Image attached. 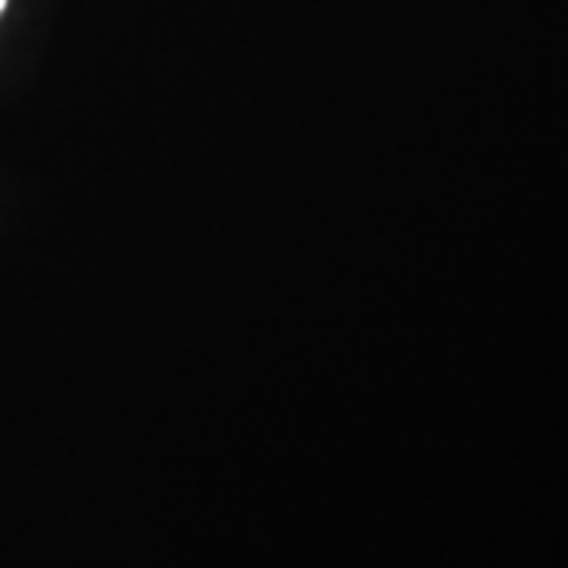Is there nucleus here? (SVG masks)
I'll use <instances>...</instances> for the list:
<instances>
[{
  "label": "nucleus",
  "mask_w": 568,
  "mask_h": 568,
  "mask_svg": "<svg viewBox=\"0 0 568 568\" xmlns=\"http://www.w3.org/2000/svg\"><path fill=\"white\" fill-rule=\"evenodd\" d=\"M3 7H7V0H0V13H3Z\"/></svg>",
  "instance_id": "obj_1"
}]
</instances>
